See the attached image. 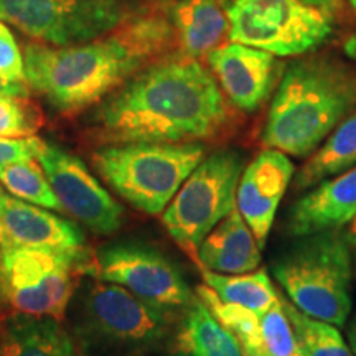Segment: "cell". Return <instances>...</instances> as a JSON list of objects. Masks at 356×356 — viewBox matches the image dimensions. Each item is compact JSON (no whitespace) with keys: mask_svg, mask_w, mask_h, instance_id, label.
Masks as SVG:
<instances>
[{"mask_svg":"<svg viewBox=\"0 0 356 356\" xmlns=\"http://www.w3.org/2000/svg\"><path fill=\"white\" fill-rule=\"evenodd\" d=\"M228 119L215 76L190 56L140 70L96 115L102 139L113 144L207 140L218 136Z\"/></svg>","mask_w":356,"mask_h":356,"instance_id":"6da1fadb","label":"cell"},{"mask_svg":"<svg viewBox=\"0 0 356 356\" xmlns=\"http://www.w3.org/2000/svg\"><path fill=\"white\" fill-rule=\"evenodd\" d=\"M175 30L155 15L136 17L89 42L70 47H25V81L63 113H76L101 101L162 53Z\"/></svg>","mask_w":356,"mask_h":356,"instance_id":"7a4b0ae2","label":"cell"},{"mask_svg":"<svg viewBox=\"0 0 356 356\" xmlns=\"http://www.w3.org/2000/svg\"><path fill=\"white\" fill-rule=\"evenodd\" d=\"M356 109V71L335 58L292 61L270 102L261 139L289 157H310Z\"/></svg>","mask_w":356,"mask_h":356,"instance_id":"3957f363","label":"cell"},{"mask_svg":"<svg viewBox=\"0 0 356 356\" xmlns=\"http://www.w3.org/2000/svg\"><path fill=\"white\" fill-rule=\"evenodd\" d=\"M273 264V274L287 300L302 314L343 327L351 315L355 269L341 229L299 236Z\"/></svg>","mask_w":356,"mask_h":356,"instance_id":"277c9868","label":"cell"},{"mask_svg":"<svg viewBox=\"0 0 356 356\" xmlns=\"http://www.w3.org/2000/svg\"><path fill=\"white\" fill-rule=\"evenodd\" d=\"M203 159L198 142H129L97 150L95 167L132 207L160 215Z\"/></svg>","mask_w":356,"mask_h":356,"instance_id":"5b68a950","label":"cell"},{"mask_svg":"<svg viewBox=\"0 0 356 356\" xmlns=\"http://www.w3.org/2000/svg\"><path fill=\"white\" fill-rule=\"evenodd\" d=\"M172 309L142 299L118 284L95 280L79 296L76 332L96 353L134 351L157 345L170 332Z\"/></svg>","mask_w":356,"mask_h":356,"instance_id":"8992f818","label":"cell"},{"mask_svg":"<svg viewBox=\"0 0 356 356\" xmlns=\"http://www.w3.org/2000/svg\"><path fill=\"white\" fill-rule=\"evenodd\" d=\"M91 266L84 249L2 248L0 291L15 312L61 320L73 299L76 275Z\"/></svg>","mask_w":356,"mask_h":356,"instance_id":"52a82bcc","label":"cell"},{"mask_svg":"<svg viewBox=\"0 0 356 356\" xmlns=\"http://www.w3.org/2000/svg\"><path fill=\"white\" fill-rule=\"evenodd\" d=\"M243 168L238 152L218 150L198 163L163 210L167 233L195 259L208 233L236 208Z\"/></svg>","mask_w":356,"mask_h":356,"instance_id":"ba28073f","label":"cell"},{"mask_svg":"<svg viewBox=\"0 0 356 356\" xmlns=\"http://www.w3.org/2000/svg\"><path fill=\"white\" fill-rule=\"evenodd\" d=\"M228 38L274 56L305 55L327 42L330 17L300 0H228Z\"/></svg>","mask_w":356,"mask_h":356,"instance_id":"9c48e42d","label":"cell"},{"mask_svg":"<svg viewBox=\"0 0 356 356\" xmlns=\"http://www.w3.org/2000/svg\"><path fill=\"white\" fill-rule=\"evenodd\" d=\"M132 0H0V20L38 43L70 47L136 19Z\"/></svg>","mask_w":356,"mask_h":356,"instance_id":"30bf717a","label":"cell"},{"mask_svg":"<svg viewBox=\"0 0 356 356\" xmlns=\"http://www.w3.org/2000/svg\"><path fill=\"white\" fill-rule=\"evenodd\" d=\"M86 273L167 309H185L195 299L180 269L145 244L118 243L102 248Z\"/></svg>","mask_w":356,"mask_h":356,"instance_id":"8fae6325","label":"cell"},{"mask_svg":"<svg viewBox=\"0 0 356 356\" xmlns=\"http://www.w3.org/2000/svg\"><path fill=\"white\" fill-rule=\"evenodd\" d=\"M37 160L66 213L97 234H113L121 228L124 210L88 167L58 145L43 142Z\"/></svg>","mask_w":356,"mask_h":356,"instance_id":"7c38bea8","label":"cell"},{"mask_svg":"<svg viewBox=\"0 0 356 356\" xmlns=\"http://www.w3.org/2000/svg\"><path fill=\"white\" fill-rule=\"evenodd\" d=\"M292 177L293 163L289 155L267 147L243 168L236 191V208L261 249L266 246L275 213Z\"/></svg>","mask_w":356,"mask_h":356,"instance_id":"4fadbf2b","label":"cell"},{"mask_svg":"<svg viewBox=\"0 0 356 356\" xmlns=\"http://www.w3.org/2000/svg\"><path fill=\"white\" fill-rule=\"evenodd\" d=\"M218 86L238 109L254 113L273 89L275 56L243 43H228L208 53Z\"/></svg>","mask_w":356,"mask_h":356,"instance_id":"5bb4252c","label":"cell"},{"mask_svg":"<svg viewBox=\"0 0 356 356\" xmlns=\"http://www.w3.org/2000/svg\"><path fill=\"white\" fill-rule=\"evenodd\" d=\"M83 244V231L73 221L10 197L0 186V246L71 251Z\"/></svg>","mask_w":356,"mask_h":356,"instance_id":"9a60e30c","label":"cell"},{"mask_svg":"<svg viewBox=\"0 0 356 356\" xmlns=\"http://www.w3.org/2000/svg\"><path fill=\"white\" fill-rule=\"evenodd\" d=\"M356 216V165L320 181L293 203L287 216L292 236L341 229Z\"/></svg>","mask_w":356,"mask_h":356,"instance_id":"2e32d148","label":"cell"},{"mask_svg":"<svg viewBox=\"0 0 356 356\" xmlns=\"http://www.w3.org/2000/svg\"><path fill=\"white\" fill-rule=\"evenodd\" d=\"M202 269L218 274H246L261 264V246L238 208L208 233L198 246Z\"/></svg>","mask_w":356,"mask_h":356,"instance_id":"e0dca14e","label":"cell"},{"mask_svg":"<svg viewBox=\"0 0 356 356\" xmlns=\"http://www.w3.org/2000/svg\"><path fill=\"white\" fill-rule=\"evenodd\" d=\"M172 356H244L236 337L195 297L172 338Z\"/></svg>","mask_w":356,"mask_h":356,"instance_id":"ac0fdd59","label":"cell"},{"mask_svg":"<svg viewBox=\"0 0 356 356\" xmlns=\"http://www.w3.org/2000/svg\"><path fill=\"white\" fill-rule=\"evenodd\" d=\"M0 356H74V343L60 320L17 312L0 333Z\"/></svg>","mask_w":356,"mask_h":356,"instance_id":"d6986e66","label":"cell"},{"mask_svg":"<svg viewBox=\"0 0 356 356\" xmlns=\"http://www.w3.org/2000/svg\"><path fill=\"white\" fill-rule=\"evenodd\" d=\"M172 26L185 55L198 58L215 50L229 24L218 0H180L172 10Z\"/></svg>","mask_w":356,"mask_h":356,"instance_id":"ffe728a7","label":"cell"},{"mask_svg":"<svg viewBox=\"0 0 356 356\" xmlns=\"http://www.w3.org/2000/svg\"><path fill=\"white\" fill-rule=\"evenodd\" d=\"M356 165V109L335 127L296 175V188L309 190Z\"/></svg>","mask_w":356,"mask_h":356,"instance_id":"44dd1931","label":"cell"},{"mask_svg":"<svg viewBox=\"0 0 356 356\" xmlns=\"http://www.w3.org/2000/svg\"><path fill=\"white\" fill-rule=\"evenodd\" d=\"M204 286L210 287L221 302L264 314L279 302V293L264 269L246 274H218L202 269Z\"/></svg>","mask_w":356,"mask_h":356,"instance_id":"7402d4cb","label":"cell"},{"mask_svg":"<svg viewBox=\"0 0 356 356\" xmlns=\"http://www.w3.org/2000/svg\"><path fill=\"white\" fill-rule=\"evenodd\" d=\"M284 309L291 320L297 345L304 356H353L350 345L337 325L312 318L293 307L287 299H282Z\"/></svg>","mask_w":356,"mask_h":356,"instance_id":"603a6c76","label":"cell"},{"mask_svg":"<svg viewBox=\"0 0 356 356\" xmlns=\"http://www.w3.org/2000/svg\"><path fill=\"white\" fill-rule=\"evenodd\" d=\"M0 184L6 186L7 191L15 195L24 202L33 203L47 210L65 213L60 200L53 191L50 181L33 160L12 163L0 170Z\"/></svg>","mask_w":356,"mask_h":356,"instance_id":"cb8c5ba5","label":"cell"},{"mask_svg":"<svg viewBox=\"0 0 356 356\" xmlns=\"http://www.w3.org/2000/svg\"><path fill=\"white\" fill-rule=\"evenodd\" d=\"M42 122V113L26 97L0 96V137H33Z\"/></svg>","mask_w":356,"mask_h":356,"instance_id":"d4e9b609","label":"cell"},{"mask_svg":"<svg viewBox=\"0 0 356 356\" xmlns=\"http://www.w3.org/2000/svg\"><path fill=\"white\" fill-rule=\"evenodd\" d=\"M0 74L12 81H25L24 56L10 30L0 20Z\"/></svg>","mask_w":356,"mask_h":356,"instance_id":"484cf974","label":"cell"},{"mask_svg":"<svg viewBox=\"0 0 356 356\" xmlns=\"http://www.w3.org/2000/svg\"><path fill=\"white\" fill-rule=\"evenodd\" d=\"M43 140L38 137H0V170L12 163L37 159V154Z\"/></svg>","mask_w":356,"mask_h":356,"instance_id":"4316f807","label":"cell"},{"mask_svg":"<svg viewBox=\"0 0 356 356\" xmlns=\"http://www.w3.org/2000/svg\"><path fill=\"white\" fill-rule=\"evenodd\" d=\"M30 86L26 83L12 81L0 74V96L6 97H29Z\"/></svg>","mask_w":356,"mask_h":356,"instance_id":"83f0119b","label":"cell"},{"mask_svg":"<svg viewBox=\"0 0 356 356\" xmlns=\"http://www.w3.org/2000/svg\"><path fill=\"white\" fill-rule=\"evenodd\" d=\"M300 2L307 3V6L317 8V10L323 12L325 15L332 17L341 6V0H300Z\"/></svg>","mask_w":356,"mask_h":356,"instance_id":"f1b7e54d","label":"cell"},{"mask_svg":"<svg viewBox=\"0 0 356 356\" xmlns=\"http://www.w3.org/2000/svg\"><path fill=\"white\" fill-rule=\"evenodd\" d=\"M346 226H348V228L345 231V236L351 251V259H353V269H355V277H356V216Z\"/></svg>","mask_w":356,"mask_h":356,"instance_id":"f546056e","label":"cell"},{"mask_svg":"<svg viewBox=\"0 0 356 356\" xmlns=\"http://www.w3.org/2000/svg\"><path fill=\"white\" fill-rule=\"evenodd\" d=\"M346 2L350 3L351 10H353V13L356 15V0H346ZM343 50H345V53H346V56H348V58H351V60H355V61H356V32H355V33H351V35H350V38L346 40V42H345V47H343Z\"/></svg>","mask_w":356,"mask_h":356,"instance_id":"4dcf8cb0","label":"cell"},{"mask_svg":"<svg viewBox=\"0 0 356 356\" xmlns=\"http://www.w3.org/2000/svg\"><path fill=\"white\" fill-rule=\"evenodd\" d=\"M348 345L351 348V353H353V356H356V314L353 315V318L350 320L348 323Z\"/></svg>","mask_w":356,"mask_h":356,"instance_id":"1f68e13d","label":"cell"},{"mask_svg":"<svg viewBox=\"0 0 356 356\" xmlns=\"http://www.w3.org/2000/svg\"><path fill=\"white\" fill-rule=\"evenodd\" d=\"M297 356H304V353H302V351H300V353H299V355H297Z\"/></svg>","mask_w":356,"mask_h":356,"instance_id":"d6a6232c","label":"cell"}]
</instances>
